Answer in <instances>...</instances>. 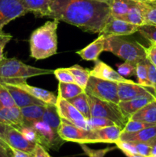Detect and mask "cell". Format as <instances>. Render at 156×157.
Here are the masks:
<instances>
[{"mask_svg": "<svg viewBox=\"0 0 156 157\" xmlns=\"http://www.w3.org/2000/svg\"><path fill=\"white\" fill-rule=\"evenodd\" d=\"M47 18L76 26L85 32L99 33L111 18L107 3L94 0H54Z\"/></svg>", "mask_w": 156, "mask_h": 157, "instance_id": "1", "label": "cell"}, {"mask_svg": "<svg viewBox=\"0 0 156 157\" xmlns=\"http://www.w3.org/2000/svg\"><path fill=\"white\" fill-rule=\"evenodd\" d=\"M59 21L58 19L47 21L32 32L29 40L32 58L43 60L56 55Z\"/></svg>", "mask_w": 156, "mask_h": 157, "instance_id": "2", "label": "cell"}, {"mask_svg": "<svg viewBox=\"0 0 156 157\" xmlns=\"http://www.w3.org/2000/svg\"><path fill=\"white\" fill-rule=\"evenodd\" d=\"M105 51L114 54L124 61L138 64L146 59L145 47L137 41H131L122 36L106 38Z\"/></svg>", "mask_w": 156, "mask_h": 157, "instance_id": "3", "label": "cell"}, {"mask_svg": "<svg viewBox=\"0 0 156 157\" xmlns=\"http://www.w3.org/2000/svg\"><path fill=\"white\" fill-rule=\"evenodd\" d=\"M54 74L53 70L28 65L17 58H5L0 61V81L23 79Z\"/></svg>", "mask_w": 156, "mask_h": 157, "instance_id": "4", "label": "cell"}, {"mask_svg": "<svg viewBox=\"0 0 156 157\" xmlns=\"http://www.w3.org/2000/svg\"><path fill=\"white\" fill-rule=\"evenodd\" d=\"M91 117H99L111 120L116 125L123 128L128 119L125 117L118 104L99 100L88 95Z\"/></svg>", "mask_w": 156, "mask_h": 157, "instance_id": "5", "label": "cell"}, {"mask_svg": "<svg viewBox=\"0 0 156 157\" xmlns=\"http://www.w3.org/2000/svg\"><path fill=\"white\" fill-rule=\"evenodd\" d=\"M85 93L87 95L113 104H119L120 102L118 95V83L100 79L96 77H90Z\"/></svg>", "mask_w": 156, "mask_h": 157, "instance_id": "6", "label": "cell"}, {"mask_svg": "<svg viewBox=\"0 0 156 157\" xmlns=\"http://www.w3.org/2000/svg\"><path fill=\"white\" fill-rule=\"evenodd\" d=\"M58 133L64 141L77 143L79 144L99 143L97 136L93 130H85L77 127L62 119Z\"/></svg>", "mask_w": 156, "mask_h": 157, "instance_id": "7", "label": "cell"}, {"mask_svg": "<svg viewBox=\"0 0 156 157\" xmlns=\"http://www.w3.org/2000/svg\"><path fill=\"white\" fill-rule=\"evenodd\" d=\"M56 107L61 119L64 120L77 127L90 130L87 120L67 100L63 99L58 95Z\"/></svg>", "mask_w": 156, "mask_h": 157, "instance_id": "8", "label": "cell"}, {"mask_svg": "<svg viewBox=\"0 0 156 157\" xmlns=\"http://www.w3.org/2000/svg\"><path fill=\"white\" fill-rule=\"evenodd\" d=\"M32 127L36 130L39 137V144L46 149L58 150L65 141L61 139L58 131L44 121H39L33 123Z\"/></svg>", "mask_w": 156, "mask_h": 157, "instance_id": "9", "label": "cell"}, {"mask_svg": "<svg viewBox=\"0 0 156 157\" xmlns=\"http://www.w3.org/2000/svg\"><path fill=\"white\" fill-rule=\"evenodd\" d=\"M26 13L23 0H0V31L11 21Z\"/></svg>", "mask_w": 156, "mask_h": 157, "instance_id": "10", "label": "cell"}, {"mask_svg": "<svg viewBox=\"0 0 156 157\" xmlns=\"http://www.w3.org/2000/svg\"><path fill=\"white\" fill-rule=\"evenodd\" d=\"M139 28V26L136 25L111 17L99 34L105 38L111 36H126L137 32Z\"/></svg>", "mask_w": 156, "mask_h": 157, "instance_id": "11", "label": "cell"}, {"mask_svg": "<svg viewBox=\"0 0 156 157\" xmlns=\"http://www.w3.org/2000/svg\"><path fill=\"white\" fill-rule=\"evenodd\" d=\"M5 138L6 143L11 149H15L24 152L32 157L37 144H34L25 139L24 136L20 133L19 130L16 128L8 126Z\"/></svg>", "mask_w": 156, "mask_h": 157, "instance_id": "12", "label": "cell"}, {"mask_svg": "<svg viewBox=\"0 0 156 157\" xmlns=\"http://www.w3.org/2000/svg\"><path fill=\"white\" fill-rule=\"evenodd\" d=\"M1 82L9 83V84H12L13 85L17 86L18 87L25 90L26 92H28L31 95L35 97V98L40 100V101H41L44 104H47V105H56L57 101H58V96H56L52 92L45 90V89L29 85L26 82V80H10V81H1Z\"/></svg>", "mask_w": 156, "mask_h": 157, "instance_id": "13", "label": "cell"}, {"mask_svg": "<svg viewBox=\"0 0 156 157\" xmlns=\"http://www.w3.org/2000/svg\"><path fill=\"white\" fill-rule=\"evenodd\" d=\"M90 76L96 77L100 79L113 81L116 83H134L130 79H127L122 76L118 71L112 68L110 65L99 61V59L95 61V65L92 70L90 71Z\"/></svg>", "mask_w": 156, "mask_h": 157, "instance_id": "14", "label": "cell"}, {"mask_svg": "<svg viewBox=\"0 0 156 157\" xmlns=\"http://www.w3.org/2000/svg\"><path fill=\"white\" fill-rule=\"evenodd\" d=\"M2 83L6 86L8 90L10 92L11 95L13 98L14 101L15 103V105L19 108L27 107L29 105H35H35H47L40 100L35 98V97L31 95L25 90L18 87L17 86L13 85L12 84H9V83Z\"/></svg>", "mask_w": 156, "mask_h": 157, "instance_id": "15", "label": "cell"}, {"mask_svg": "<svg viewBox=\"0 0 156 157\" xmlns=\"http://www.w3.org/2000/svg\"><path fill=\"white\" fill-rule=\"evenodd\" d=\"M154 99H156V97L154 96V94L150 93L148 94L142 95V96L138 97V98L129 100V101H120L118 105L120 107L121 110L125 116V117L129 119L132 115L134 114L141 108L145 107L148 103L154 101Z\"/></svg>", "mask_w": 156, "mask_h": 157, "instance_id": "16", "label": "cell"}, {"mask_svg": "<svg viewBox=\"0 0 156 157\" xmlns=\"http://www.w3.org/2000/svg\"><path fill=\"white\" fill-rule=\"evenodd\" d=\"M151 93L147 87L138 83H118V95L120 101H129L138 97Z\"/></svg>", "mask_w": 156, "mask_h": 157, "instance_id": "17", "label": "cell"}, {"mask_svg": "<svg viewBox=\"0 0 156 157\" xmlns=\"http://www.w3.org/2000/svg\"><path fill=\"white\" fill-rule=\"evenodd\" d=\"M105 43L106 38L99 35L96 40L84 48L76 52V54L85 61H96L98 60L99 55L105 51Z\"/></svg>", "mask_w": 156, "mask_h": 157, "instance_id": "18", "label": "cell"}, {"mask_svg": "<svg viewBox=\"0 0 156 157\" xmlns=\"http://www.w3.org/2000/svg\"><path fill=\"white\" fill-rule=\"evenodd\" d=\"M0 123L18 129L24 124L21 109L17 106L0 108Z\"/></svg>", "mask_w": 156, "mask_h": 157, "instance_id": "19", "label": "cell"}, {"mask_svg": "<svg viewBox=\"0 0 156 157\" xmlns=\"http://www.w3.org/2000/svg\"><path fill=\"white\" fill-rule=\"evenodd\" d=\"M156 139V125L147 127L135 133H122L120 140L128 142H143L150 143Z\"/></svg>", "mask_w": 156, "mask_h": 157, "instance_id": "20", "label": "cell"}, {"mask_svg": "<svg viewBox=\"0 0 156 157\" xmlns=\"http://www.w3.org/2000/svg\"><path fill=\"white\" fill-rule=\"evenodd\" d=\"M54 0H23L28 12H32L37 17H47Z\"/></svg>", "mask_w": 156, "mask_h": 157, "instance_id": "21", "label": "cell"}, {"mask_svg": "<svg viewBox=\"0 0 156 157\" xmlns=\"http://www.w3.org/2000/svg\"><path fill=\"white\" fill-rule=\"evenodd\" d=\"M93 130L97 136L99 143L116 144L120 139L122 128L118 125H113Z\"/></svg>", "mask_w": 156, "mask_h": 157, "instance_id": "22", "label": "cell"}, {"mask_svg": "<svg viewBox=\"0 0 156 157\" xmlns=\"http://www.w3.org/2000/svg\"><path fill=\"white\" fill-rule=\"evenodd\" d=\"M128 120L142 121L156 125V99L136 112Z\"/></svg>", "mask_w": 156, "mask_h": 157, "instance_id": "23", "label": "cell"}, {"mask_svg": "<svg viewBox=\"0 0 156 157\" xmlns=\"http://www.w3.org/2000/svg\"><path fill=\"white\" fill-rule=\"evenodd\" d=\"M47 105H29L21 107V112L24 124L32 125L33 123L42 120L44 110Z\"/></svg>", "mask_w": 156, "mask_h": 157, "instance_id": "24", "label": "cell"}, {"mask_svg": "<svg viewBox=\"0 0 156 157\" xmlns=\"http://www.w3.org/2000/svg\"><path fill=\"white\" fill-rule=\"evenodd\" d=\"M136 2L132 0H110L109 6L111 11V16L120 19L126 15L130 8Z\"/></svg>", "mask_w": 156, "mask_h": 157, "instance_id": "25", "label": "cell"}, {"mask_svg": "<svg viewBox=\"0 0 156 157\" xmlns=\"http://www.w3.org/2000/svg\"><path fill=\"white\" fill-rule=\"evenodd\" d=\"M68 101L86 119L88 120L91 117L88 95L85 93V91L76 96L75 98H72V99L68 100Z\"/></svg>", "mask_w": 156, "mask_h": 157, "instance_id": "26", "label": "cell"}, {"mask_svg": "<svg viewBox=\"0 0 156 157\" xmlns=\"http://www.w3.org/2000/svg\"><path fill=\"white\" fill-rule=\"evenodd\" d=\"M120 19L138 26L144 25L145 21H144L143 13H142V7H141L140 2H136L130 8V9L127 12L126 15H124Z\"/></svg>", "mask_w": 156, "mask_h": 157, "instance_id": "27", "label": "cell"}, {"mask_svg": "<svg viewBox=\"0 0 156 157\" xmlns=\"http://www.w3.org/2000/svg\"><path fill=\"white\" fill-rule=\"evenodd\" d=\"M85 90L75 83H62L58 84V96L63 99L70 100Z\"/></svg>", "mask_w": 156, "mask_h": 157, "instance_id": "28", "label": "cell"}, {"mask_svg": "<svg viewBox=\"0 0 156 157\" xmlns=\"http://www.w3.org/2000/svg\"><path fill=\"white\" fill-rule=\"evenodd\" d=\"M145 25L156 26V0L140 2Z\"/></svg>", "mask_w": 156, "mask_h": 157, "instance_id": "29", "label": "cell"}, {"mask_svg": "<svg viewBox=\"0 0 156 157\" xmlns=\"http://www.w3.org/2000/svg\"><path fill=\"white\" fill-rule=\"evenodd\" d=\"M72 75L73 76L75 80V82L76 84L82 87L85 90L86 87L87 85L89 79L90 77V73L89 69L84 68L78 64H74L70 67H67Z\"/></svg>", "mask_w": 156, "mask_h": 157, "instance_id": "30", "label": "cell"}, {"mask_svg": "<svg viewBox=\"0 0 156 157\" xmlns=\"http://www.w3.org/2000/svg\"><path fill=\"white\" fill-rule=\"evenodd\" d=\"M41 121H44L46 124H48L50 127L58 131V128L61 124V119L59 117L57 110L56 105H47L44 115Z\"/></svg>", "mask_w": 156, "mask_h": 157, "instance_id": "31", "label": "cell"}, {"mask_svg": "<svg viewBox=\"0 0 156 157\" xmlns=\"http://www.w3.org/2000/svg\"><path fill=\"white\" fill-rule=\"evenodd\" d=\"M136 75L138 79V84L142 87H147V88H151V84L149 82L148 77V69H147L146 59L144 61H140L136 64Z\"/></svg>", "mask_w": 156, "mask_h": 157, "instance_id": "32", "label": "cell"}, {"mask_svg": "<svg viewBox=\"0 0 156 157\" xmlns=\"http://www.w3.org/2000/svg\"><path fill=\"white\" fill-rule=\"evenodd\" d=\"M153 126H155V124L142 122V121L128 120L125 127L122 128V133H135V132L139 131V130H142L147 127H153Z\"/></svg>", "mask_w": 156, "mask_h": 157, "instance_id": "33", "label": "cell"}, {"mask_svg": "<svg viewBox=\"0 0 156 157\" xmlns=\"http://www.w3.org/2000/svg\"><path fill=\"white\" fill-rule=\"evenodd\" d=\"M87 123H88L90 130H97V129L116 125L111 120L104 117H91L90 119L87 120Z\"/></svg>", "mask_w": 156, "mask_h": 157, "instance_id": "34", "label": "cell"}, {"mask_svg": "<svg viewBox=\"0 0 156 157\" xmlns=\"http://www.w3.org/2000/svg\"><path fill=\"white\" fill-rule=\"evenodd\" d=\"M17 130H19L20 133L28 141L34 144H39V137L38 133L32 125H27L24 124Z\"/></svg>", "mask_w": 156, "mask_h": 157, "instance_id": "35", "label": "cell"}, {"mask_svg": "<svg viewBox=\"0 0 156 157\" xmlns=\"http://www.w3.org/2000/svg\"><path fill=\"white\" fill-rule=\"evenodd\" d=\"M0 103L2 107H11L16 106L10 92L2 82H0Z\"/></svg>", "mask_w": 156, "mask_h": 157, "instance_id": "36", "label": "cell"}, {"mask_svg": "<svg viewBox=\"0 0 156 157\" xmlns=\"http://www.w3.org/2000/svg\"><path fill=\"white\" fill-rule=\"evenodd\" d=\"M80 145L84 153L88 157H104L109 152L116 149V147H106L105 149H100V150H93L87 147L85 144H81Z\"/></svg>", "mask_w": 156, "mask_h": 157, "instance_id": "37", "label": "cell"}, {"mask_svg": "<svg viewBox=\"0 0 156 157\" xmlns=\"http://www.w3.org/2000/svg\"><path fill=\"white\" fill-rule=\"evenodd\" d=\"M138 32L151 43H156V26L144 25L139 26Z\"/></svg>", "mask_w": 156, "mask_h": 157, "instance_id": "38", "label": "cell"}, {"mask_svg": "<svg viewBox=\"0 0 156 157\" xmlns=\"http://www.w3.org/2000/svg\"><path fill=\"white\" fill-rule=\"evenodd\" d=\"M136 63L125 61L122 64L118 65V72L125 78L132 76L136 74Z\"/></svg>", "mask_w": 156, "mask_h": 157, "instance_id": "39", "label": "cell"}, {"mask_svg": "<svg viewBox=\"0 0 156 157\" xmlns=\"http://www.w3.org/2000/svg\"><path fill=\"white\" fill-rule=\"evenodd\" d=\"M55 75L59 82L62 83H75V80L72 74L67 68H58L54 71Z\"/></svg>", "mask_w": 156, "mask_h": 157, "instance_id": "40", "label": "cell"}, {"mask_svg": "<svg viewBox=\"0 0 156 157\" xmlns=\"http://www.w3.org/2000/svg\"><path fill=\"white\" fill-rule=\"evenodd\" d=\"M12 38V35L11 34L6 33L3 30L0 31V61L6 58L4 55V49Z\"/></svg>", "mask_w": 156, "mask_h": 157, "instance_id": "41", "label": "cell"}, {"mask_svg": "<svg viewBox=\"0 0 156 157\" xmlns=\"http://www.w3.org/2000/svg\"><path fill=\"white\" fill-rule=\"evenodd\" d=\"M136 147L137 153L142 156L148 157L151 155V146L148 143L143 142H133Z\"/></svg>", "mask_w": 156, "mask_h": 157, "instance_id": "42", "label": "cell"}, {"mask_svg": "<svg viewBox=\"0 0 156 157\" xmlns=\"http://www.w3.org/2000/svg\"><path fill=\"white\" fill-rule=\"evenodd\" d=\"M147 69H148V77L149 82L152 87V90L154 85L156 84V67L154 64H151L149 61L146 58Z\"/></svg>", "mask_w": 156, "mask_h": 157, "instance_id": "43", "label": "cell"}, {"mask_svg": "<svg viewBox=\"0 0 156 157\" xmlns=\"http://www.w3.org/2000/svg\"><path fill=\"white\" fill-rule=\"evenodd\" d=\"M146 58L156 67V43H151L148 48H145Z\"/></svg>", "mask_w": 156, "mask_h": 157, "instance_id": "44", "label": "cell"}, {"mask_svg": "<svg viewBox=\"0 0 156 157\" xmlns=\"http://www.w3.org/2000/svg\"><path fill=\"white\" fill-rule=\"evenodd\" d=\"M32 157H50V156L46 150V148H44L41 144H37Z\"/></svg>", "mask_w": 156, "mask_h": 157, "instance_id": "45", "label": "cell"}, {"mask_svg": "<svg viewBox=\"0 0 156 157\" xmlns=\"http://www.w3.org/2000/svg\"><path fill=\"white\" fill-rule=\"evenodd\" d=\"M7 127V125L0 123V145H2L3 147L7 149L9 151H11V148L7 144V143L6 141V138H5V135H6V131Z\"/></svg>", "mask_w": 156, "mask_h": 157, "instance_id": "46", "label": "cell"}, {"mask_svg": "<svg viewBox=\"0 0 156 157\" xmlns=\"http://www.w3.org/2000/svg\"><path fill=\"white\" fill-rule=\"evenodd\" d=\"M11 151H12V157H31L28 153L20 151V150H15V149H11Z\"/></svg>", "mask_w": 156, "mask_h": 157, "instance_id": "47", "label": "cell"}, {"mask_svg": "<svg viewBox=\"0 0 156 157\" xmlns=\"http://www.w3.org/2000/svg\"><path fill=\"white\" fill-rule=\"evenodd\" d=\"M0 157H12V151H9L7 149L0 145Z\"/></svg>", "mask_w": 156, "mask_h": 157, "instance_id": "48", "label": "cell"}, {"mask_svg": "<svg viewBox=\"0 0 156 157\" xmlns=\"http://www.w3.org/2000/svg\"><path fill=\"white\" fill-rule=\"evenodd\" d=\"M150 145L151 146V152L150 156H155L156 155V139L154 140L150 144Z\"/></svg>", "mask_w": 156, "mask_h": 157, "instance_id": "49", "label": "cell"}, {"mask_svg": "<svg viewBox=\"0 0 156 157\" xmlns=\"http://www.w3.org/2000/svg\"><path fill=\"white\" fill-rule=\"evenodd\" d=\"M123 153L127 157H145V156H142V155L137 154V153L136 154V153H127V152H125V153Z\"/></svg>", "mask_w": 156, "mask_h": 157, "instance_id": "50", "label": "cell"}, {"mask_svg": "<svg viewBox=\"0 0 156 157\" xmlns=\"http://www.w3.org/2000/svg\"><path fill=\"white\" fill-rule=\"evenodd\" d=\"M94 1L101 2H105V3H107L108 5H109V2H110V0H94Z\"/></svg>", "mask_w": 156, "mask_h": 157, "instance_id": "51", "label": "cell"}, {"mask_svg": "<svg viewBox=\"0 0 156 157\" xmlns=\"http://www.w3.org/2000/svg\"><path fill=\"white\" fill-rule=\"evenodd\" d=\"M153 91H154V93H153V94H154V96L156 97V84H155V85H154V88H153Z\"/></svg>", "mask_w": 156, "mask_h": 157, "instance_id": "52", "label": "cell"}, {"mask_svg": "<svg viewBox=\"0 0 156 157\" xmlns=\"http://www.w3.org/2000/svg\"><path fill=\"white\" fill-rule=\"evenodd\" d=\"M132 1H136V2H142V1H145V0H132Z\"/></svg>", "mask_w": 156, "mask_h": 157, "instance_id": "53", "label": "cell"}, {"mask_svg": "<svg viewBox=\"0 0 156 157\" xmlns=\"http://www.w3.org/2000/svg\"><path fill=\"white\" fill-rule=\"evenodd\" d=\"M2 107V106H1V103H0V108H1Z\"/></svg>", "mask_w": 156, "mask_h": 157, "instance_id": "54", "label": "cell"}]
</instances>
